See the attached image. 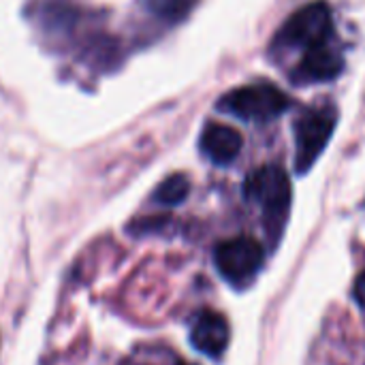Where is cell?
I'll return each mask as SVG.
<instances>
[{"label": "cell", "instance_id": "obj_8", "mask_svg": "<svg viewBox=\"0 0 365 365\" xmlns=\"http://www.w3.org/2000/svg\"><path fill=\"white\" fill-rule=\"evenodd\" d=\"M242 135L220 122H212L201 133V152L216 165L233 163L242 152Z\"/></svg>", "mask_w": 365, "mask_h": 365}, {"label": "cell", "instance_id": "obj_4", "mask_svg": "<svg viewBox=\"0 0 365 365\" xmlns=\"http://www.w3.org/2000/svg\"><path fill=\"white\" fill-rule=\"evenodd\" d=\"M334 32L331 11L325 2H310L295 11L278 32V41L287 47H312L327 43Z\"/></svg>", "mask_w": 365, "mask_h": 365}, {"label": "cell", "instance_id": "obj_2", "mask_svg": "<svg viewBox=\"0 0 365 365\" xmlns=\"http://www.w3.org/2000/svg\"><path fill=\"white\" fill-rule=\"evenodd\" d=\"M338 124L334 107H312L295 122V171L308 173L327 148Z\"/></svg>", "mask_w": 365, "mask_h": 365}, {"label": "cell", "instance_id": "obj_7", "mask_svg": "<svg viewBox=\"0 0 365 365\" xmlns=\"http://www.w3.org/2000/svg\"><path fill=\"white\" fill-rule=\"evenodd\" d=\"M342 68H344L342 53L334 49L327 41L306 49L297 66V77L302 81H331L342 73Z\"/></svg>", "mask_w": 365, "mask_h": 365}, {"label": "cell", "instance_id": "obj_11", "mask_svg": "<svg viewBox=\"0 0 365 365\" xmlns=\"http://www.w3.org/2000/svg\"><path fill=\"white\" fill-rule=\"evenodd\" d=\"M353 295H355V299L359 302V306H364L365 308V272H361V274L357 276L355 287H353Z\"/></svg>", "mask_w": 365, "mask_h": 365}, {"label": "cell", "instance_id": "obj_1", "mask_svg": "<svg viewBox=\"0 0 365 365\" xmlns=\"http://www.w3.org/2000/svg\"><path fill=\"white\" fill-rule=\"evenodd\" d=\"M291 98L274 83H252L227 92L218 101V109L248 122H269L282 115Z\"/></svg>", "mask_w": 365, "mask_h": 365}, {"label": "cell", "instance_id": "obj_9", "mask_svg": "<svg viewBox=\"0 0 365 365\" xmlns=\"http://www.w3.org/2000/svg\"><path fill=\"white\" fill-rule=\"evenodd\" d=\"M190 192V182L184 173H173L167 180H163L154 192L156 203L160 205H180Z\"/></svg>", "mask_w": 365, "mask_h": 365}, {"label": "cell", "instance_id": "obj_5", "mask_svg": "<svg viewBox=\"0 0 365 365\" xmlns=\"http://www.w3.org/2000/svg\"><path fill=\"white\" fill-rule=\"evenodd\" d=\"M263 246L252 237H233L216 246L214 261L220 276L233 284L248 282L263 265Z\"/></svg>", "mask_w": 365, "mask_h": 365}, {"label": "cell", "instance_id": "obj_6", "mask_svg": "<svg viewBox=\"0 0 365 365\" xmlns=\"http://www.w3.org/2000/svg\"><path fill=\"white\" fill-rule=\"evenodd\" d=\"M229 340H231L229 323L225 317H220L216 312H203L190 331L192 346L201 355L212 357V359H218L227 351Z\"/></svg>", "mask_w": 365, "mask_h": 365}, {"label": "cell", "instance_id": "obj_10", "mask_svg": "<svg viewBox=\"0 0 365 365\" xmlns=\"http://www.w3.org/2000/svg\"><path fill=\"white\" fill-rule=\"evenodd\" d=\"M199 0H148V9L165 21H182L197 6Z\"/></svg>", "mask_w": 365, "mask_h": 365}, {"label": "cell", "instance_id": "obj_3", "mask_svg": "<svg viewBox=\"0 0 365 365\" xmlns=\"http://www.w3.org/2000/svg\"><path fill=\"white\" fill-rule=\"evenodd\" d=\"M244 192L250 201H257L265 210L267 225L280 229L291 207V180L278 165L257 169L244 184Z\"/></svg>", "mask_w": 365, "mask_h": 365}]
</instances>
